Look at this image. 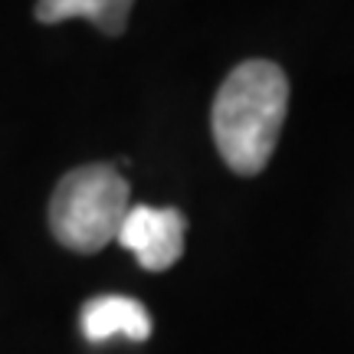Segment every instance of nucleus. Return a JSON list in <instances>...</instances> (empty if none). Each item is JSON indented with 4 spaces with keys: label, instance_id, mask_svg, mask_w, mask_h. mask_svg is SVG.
<instances>
[{
    "label": "nucleus",
    "instance_id": "1",
    "mask_svg": "<svg viewBox=\"0 0 354 354\" xmlns=\"http://www.w3.org/2000/svg\"><path fill=\"white\" fill-rule=\"evenodd\" d=\"M289 109V79L269 59L240 63L214 99V141L233 174L256 177L276 151Z\"/></svg>",
    "mask_w": 354,
    "mask_h": 354
},
{
    "label": "nucleus",
    "instance_id": "2",
    "mask_svg": "<svg viewBox=\"0 0 354 354\" xmlns=\"http://www.w3.org/2000/svg\"><path fill=\"white\" fill-rule=\"evenodd\" d=\"M128 207L131 187L115 165L76 167L53 190L50 230L73 253H102L115 243Z\"/></svg>",
    "mask_w": 354,
    "mask_h": 354
},
{
    "label": "nucleus",
    "instance_id": "3",
    "mask_svg": "<svg viewBox=\"0 0 354 354\" xmlns=\"http://www.w3.org/2000/svg\"><path fill=\"white\" fill-rule=\"evenodd\" d=\"M184 233H187V220L177 207L131 203L115 240L138 259L141 269L165 272L184 256Z\"/></svg>",
    "mask_w": 354,
    "mask_h": 354
},
{
    "label": "nucleus",
    "instance_id": "4",
    "mask_svg": "<svg viewBox=\"0 0 354 354\" xmlns=\"http://www.w3.org/2000/svg\"><path fill=\"white\" fill-rule=\"evenodd\" d=\"M86 342L102 344L109 338H128V342H148L151 338V315L138 299L128 295H95L82 305L79 315Z\"/></svg>",
    "mask_w": 354,
    "mask_h": 354
},
{
    "label": "nucleus",
    "instance_id": "5",
    "mask_svg": "<svg viewBox=\"0 0 354 354\" xmlns=\"http://www.w3.org/2000/svg\"><path fill=\"white\" fill-rule=\"evenodd\" d=\"M131 7L135 0H37V20L39 24L88 20L105 37H122Z\"/></svg>",
    "mask_w": 354,
    "mask_h": 354
}]
</instances>
